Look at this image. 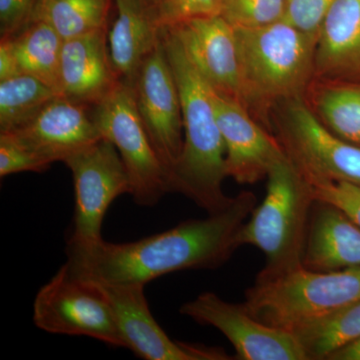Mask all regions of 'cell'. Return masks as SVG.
<instances>
[{"mask_svg":"<svg viewBox=\"0 0 360 360\" xmlns=\"http://www.w3.org/2000/svg\"><path fill=\"white\" fill-rule=\"evenodd\" d=\"M153 1V4H155V6H158V4H160V0H151Z\"/></svg>","mask_w":360,"mask_h":360,"instance_id":"d6a6232c","label":"cell"},{"mask_svg":"<svg viewBox=\"0 0 360 360\" xmlns=\"http://www.w3.org/2000/svg\"><path fill=\"white\" fill-rule=\"evenodd\" d=\"M116 20L108 32V51L117 79L134 86L146 59L162 37L151 0H115Z\"/></svg>","mask_w":360,"mask_h":360,"instance_id":"e0dca14e","label":"cell"},{"mask_svg":"<svg viewBox=\"0 0 360 360\" xmlns=\"http://www.w3.org/2000/svg\"><path fill=\"white\" fill-rule=\"evenodd\" d=\"M257 205L255 194L243 191L221 212L134 243L70 238L65 265L75 276L97 283L143 285L180 270L217 269L239 248V231Z\"/></svg>","mask_w":360,"mask_h":360,"instance_id":"6da1fadb","label":"cell"},{"mask_svg":"<svg viewBox=\"0 0 360 360\" xmlns=\"http://www.w3.org/2000/svg\"><path fill=\"white\" fill-rule=\"evenodd\" d=\"M11 39L20 73L39 78L59 92V65L65 40L58 33L44 21L32 20Z\"/></svg>","mask_w":360,"mask_h":360,"instance_id":"ffe728a7","label":"cell"},{"mask_svg":"<svg viewBox=\"0 0 360 360\" xmlns=\"http://www.w3.org/2000/svg\"><path fill=\"white\" fill-rule=\"evenodd\" d=\"M314 70L323 77H360V0H336L317 34Z\"/></svg>","mask_w":360,"mask_h":360,"instance_id":"d6986e66","label":"cell"},{"mask_svg":"<svg viewBox=\"0 0 360 360\" xmlns=\"http://www.w3.org/2000/svg\"><path fill=\"white\" fill-rule=\"evenodd\" d=\"M236 34L243 105L300 97L314 70L317 37L283 20Z\"/></svg>","mask_w":360,"mask_h":360,"instance_id":"5b68a950","label":"cell"},{"mask_svg":"<svg viewBox=\"0 0 360 360\" xmlns=\"http://www.w3.org/2000/svg\"><path fill=\"white\" fill-rule=\"evenodd\" d=\"M21 75L14 54L11 37H1L0 40V80Z\"/></svg>","mask_w":360,"mask_h":360,"instance_id":"4dcf8cb0","label":"cell"},{"mask_svg":"<svg viewBox=\"0 0 360 360\" xmlns=\"http://www.w3.org/2000/svg\"><path fill=\"white\" fill-rule=\"evenodd\" d=\"M266 193L241 226L239 248L251 245L265 255L264 269L272 276L302 265L310 214L315 202L309 182L288 155L267 174Z\"/></svg>","mask_w":360,"mask_h":360,"instance_id":"277c9868","label":"cell"},{"mask_svg":"<svg viewBox=\"0 0 360 360\" xmlns=\"http://www.w3.org/2000/svg\"><path fill=\"white\" fill-rule=\"evenodd\" d=\"M167 30L174 33L187 58L213 89L241 103L236 28L224 16L196 18Z\"/></svg>","mask_w":360,"mask_h":360,"instance_id":"5bb4252c","label":"cell"},{"mask_svg":"<svg viewBox=\"0 0 360 360\" xmlns=\"http://www.w3.org/2000/svg\"><path fill=\"white\" fill-rule=\"evenodd\" d=\"M328 360H360V338L336 352Z\"/></svg>","mask_w":360,"mask_h":360,"instance_id":"1f68e13d","label":"cell"},{"mask_svg":"<svg viewBox=\"0 0 360 360\" xmlns=\"http://www.w3.org/2000/svg\"><path fill=\"white\" fill-rule=\"evenodd\" d=\"M59 96L58 90L25 73L0 80V132L23 127Z\"/></svg>","mask_w":360,"mask_h":360,"instance_id":"603a6c76","label":"cell"},{"mask_svg":"<svg viewBox=\"0 0 360 360\" xmlns=\"http://www.w3.org/2000/svg\"><path fill=\"white\" fill-rule=\"evenodd\" d=\"M99 284L115 310L125 348L146 360H224L219 348L198 347L170 340L149 309L143 284Z\"/></svg>","mask_w":360,"mask_h":360,"instance_id":"7c38bea8","label":"cell"},{"mask_svg":"<svg viewBox=\"0 0 360 360\" xmlns=\"http://www.w3.org/2000/svg\"><path fill=\"white\" fill-rule=\"evenodd\" d=\"M33 321L49 333L87 336L125 348L115 310L103 288L96 281L75 276L65 264L37 292Z\"/></svg>","mask_w":360,"mask_h":360,"instance_id":"52a82bcc","label":"cell"},{"mask_svg":"<svg viewBox=\"0 0 360 360\" xmlns=\"http://www.w3.org/2000/svg\"><path fill=\"white\" fill-rule=\"evenodd\" d=\"M224 0H160L156 6L162 30L186 21L221 15Z\"/></svg>","mask_w":360,"mask_h":360,"instance_id":"484cf974","label":"cell"},{"mask_svg":"<svg viewBox=\"0 0 360 360\" xmlns=\"http://www.w3.org/2000/svg\"><path fill=\"white\" fill-rule=\"evenodd\" d=\"M214 104L224 137L227 176L241 184L266 177L274 163L286 156L283 146L253 122L236 99L215 90Z\"/></svg>","mask_w":360,"mask_h":360,"instance_id":"9a60e30c","label":"cell"},{"mask_svg":"<svg viewBox=\"0 0 360 360\" xmlns=\"http://www.w3.org/2000/svg\"><path fill=\"white\" fill-rule=\"evenodd\" d=\"M37 0H0V33L11 37L32 20Z\"/></svg>","mask_w":360,"mask_h":360,"instance_id":"f546056e","label":"cell"},{"mask_svg":"<svg viewBox=\"0 0 360 360\" xmlns=\"http://www.w3.org/2000/svg\"><path fill=\"white\" fill-rule=\"evenodd\" d=\"M108 27L65 40L59 65V94L84 105H96L120 80L111 65Z\"/></svg>","mask_w":360,"mask_h":360,"instance_id":"2e32d148","label":"cell"},{"mask_svg":"<svg viewBox=\"0 0 360 360\" xmlns=\"http://www.w3.org/2000/svg\"><path fill=\"white\" fill-rule=\"evenodd\" d=\"M286 0H224L221 15L236 28H255L283 20Z\"/></svg>","mask_w":360,"mask_h":360,"instance_id":"d4e9b609","label":"cell"},{"mask_svg":"<svg viewBox=\"0 0 360 360\" xmlns=\"http://www.w3.org/2000/svg\"><path fill=\"white\" fill-rule=\"evenodd\" d=\"M316 108L331 131L360 146V84L326 87L316 97Z\"/></svg>","mask_w":360,"mask_h":360,"instance_id":"cb8c5ba5","label":"cell"},{"mask_svg":"<svg viewBox=\"0 0 360 360\" xmlns=\"http://www.w3.org/2000/svg\"><path fill=\"white\" fill-rule=\"evenodd\" d=\"M113 0H37L32 20L44 21L63 40L108 28Z\"/></svg>","mask_w":360,"mask_h":360,"instance_id":"44dd1931","label":"cell"},{"mask_svg":"<svg viewBox=\"0 0 360 360\" xmlns=\"http://www.w3.org/2000/svg\"><path fill=\"white\" fill-rule=\"evenodd\" d=\"M315 200L340 208L360 227V184L345 180L309 182Z\"/></svg>","mask_w":360,"mask_h":360,"instance_id":"4316f807","label":"cell"},{"mask_svg":"<svg viewBox=\"0 0 360 360\" xmlns=\"http://www.w3.org/2000/svg\"><path fill=\"white\" fill-rule=\"evenodd\" d=\"M162 39L181 103L184 146L169 176V191L184 194L208 214L221 212L232 198L222 184L226 174L225 146L215 110V89L187 58L167 28Z\"/></svg>","mask_w":360,"mask_h":360,"instance_id":"7a4b0ae2","label":"cell"},{"mask_svg":"<svg viewBox=\"0 0 360 360\" xmlns=\"http://www.w3.org/2000/svg\"><path fill=\"white\" fill-rule=\"evenodd\" d=\"M49 167L11 135L0 132V176L25 172H41Z\"/></svg>","mask_w":360,"mask_h":360,"instance_id":"f1b7e54d","label":"cell"},{"mask_svg":"<svg viewBox=\"0 0 360 360\" xmlns=\"http://www.w3.org/2000/svg\"><path fill=\"white\" fill-rule=\"evenodd\" d=\"M309 359H329L360 338V302L336 310L295 333Z\"/></svg>","mask_w":360,"mask_h":360,"instance_id":"7402d4cb","label":"cell"},{"mask_svg":"<svg viewBox=\"0 0 360 360\" xmlns=\"http://www.w3.org/2000/svg\"><path fill=\"white\" fill-rule=\"evenodd\" d=\"M134 87L139 115L169 177L184 146V123L179 87L162 37L141 65Z\"/></svg>","mask_w":360,"mask_h":360,"instance_id":"8fae6325","label":"cell"},{"mask_svg":"<svg viewBox=\"0 0 360 360\" xmlns=\"http://www.w3.org/2000/svg\"><path fill=\"white\" fill-rule=\"evenodd\" d=\"M283 149L307 182L360 184V146L340 139L300 101L291 99L283 127Z\"/></svg>","mask_w":360,"mask_h":360,"instance_id":"ba28073f","label":"cell"},{"mask_svg":"<svg viewBox=\"0 0 360 360\" xmlns=\"http://www.w3.org/2000/svg\"><path fill=\"white\" fill-rule=\"evenodd\" d=\"M84 104L63 96L46 104L30 122L7 131L45 165L63 161L103 139Z\"/></svg>","mask_w":360,"mask_h":360,"instance_id":"4fadbf2b","label":"cell"},{"mask_svg":"<svg viewBox=\"0 0 360 360\" xmlns=\"http://www.w3.org/2000/svg\"><path fill=\"white\" fill-rule=\"evenodd\" d=\"M357 302L360 267L316 271L300 265L272 276L258 274L243 304L257 321L295 335Z\"/></svg>","mask_w":360,"mask_h":360,"instance_id":"3957f363","label":"cell"},{"mask_svg":"<svg viewBox=\"0 0 360 360\" xmlns=\"http://www.w3.org/2000/svg\"><path fill=\"white\" fill-rule=\"evenodd\" d=\"M202 326L219 329L243 360H309L292 333L262 323L243 304L227 302L213 292H203L180 307Z\"/></svg>","mask_w":360,"mask_h":360,"instance_id":"30bf717a","label":"cell"},{"mask_svg":"<svg viewBox=\"0 0 360 360\" xmlns=\"http://www.w3.org/2000/svg\"><path fill=\"white\" fill-rule=\"evenodd\" d=\"M73 176L75 191V227L70 239H101L104 215L122 194H130V181L117 149L99 139L65 161Z\"/></svg>","mask_w":360,"mask_h":360,"instance_id":"9c48e42d","label":"cell"},{"mask_svg":"<svg viewBox=\"0 0 360 360\" xmlns=\"http://www.w3.org/2000/svg\"><path fill=\"white\" fill-rule=\"evenodd\" d=\"M302 265L316 271L360 267V227L335 205L315 200Z\"/></svg>","mask_w":360,"mask_h":360,"instance_id":"ac0fdd59","label":"cell"},{"mask_svg":"<svg viewBox=\"0 0 360 360\" xmlns=\"http://www.w3.org/2000/svg\"><path fill=\"white\" fill-rule=\"evenodd\" d=\"M336 0H286L283 20L317 37L324 18Z\"/></svg>","mask_w":360,"mask_h":360,"instance_id":"83f0119b","label":"cell"},{"mask_svg":"<svg viewBox=\"0 0 360 360\" xmlns=\"http://www.w3.org/2000/svg\"><path fill=\"white\" fill-rule=\"evenodd\" d=\"M94 108L92 117L103 139L117 149L130 181V195L141 206H153L169 191V177L142 122L134 87L118 82Z\"/></svg>","mask_w":360,"mask_h":360,"instance_id":"8992f818","label":"cell"}]
</instances>
